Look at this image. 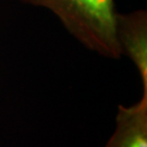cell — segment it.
<instances>
[{"mask_svg":"<svg viewBox=\"0 0 147 147\" xmlns=\"http://www.w3.org/2000/svg\"><path fill=\"white\" fill-rule=\"evenodd\" d=\"M116 33L122 55L136 65L142 80L143 94H147V14L137 10L127 14L117 13Z\"/></svg>","mask_w":147,"mask_h":147,"instance_id":"2","label":"cell"},{"mask_svg":"<svg viewBox=\"0 0 147 147\" xmlns=\"http://www.w3.org/2000/svg\"><path fill=\"white\" fill-rule=\"evenodd\" d=\"M105 147H147V94L134 105H119L116 127Z\"/></svg>","mask_w":147,"mask_h":147,"instance_id":"3","label":"cell"},{"mask_svg":"<svg viewBox=\"0 0 147 147\" xmlns=\"http://www.w3.org/2000/svg\"><path fill=\"white\" fill-rule=\"evenodd\" d=\"M53 11L67 31L85 47L110 59L122 50L116 33L113 0H21Z\"/></svg>","mask_w":147,"mask_h":147,"instance_id":"1","label":"cell"}]
</instances>
